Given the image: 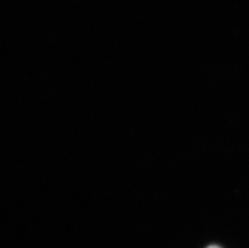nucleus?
Returning a JSON list of instances; mask_svg holds the SVG:
<instances>
[{
    "mask_svg": "<svg viewBox=\"0 0 249 248\" xmlns=\"http://www.w3.org/2000/svg\"><path fill=\"white\" fill-rule=\"evenodd\" d=\"M221 248L219 246H215V245H212V246L208 247V248Z\"/></svg>",
    "mask_w": 249,
    "mask_h": 248,
    "instance_id": "nucleus-1",
    "label": "nucleus"
}]
</instances>
